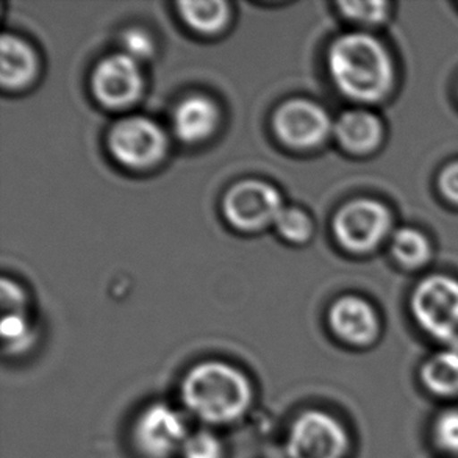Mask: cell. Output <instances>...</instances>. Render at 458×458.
I'll return each mask as SVG.
<instances>
[{
    "instance_id": "1",
    "label": "cell",
    "mask_w": 458,
    "mask_h": 458,
    "mask_svg": "<svg viewBox=\"0 0 458 458\" xmlns=\"http://www.w3.org/2000/svg\"><path fill=\"white\" fill-rule=\"evenodd\" d=\"M179 396L186 415L196 418L205 428H224L248 415L255 390L248 374L240 368L208 360L186 371Z\"/></svg>"
},
{
    "instance_id": "2",
    "label": "cell",
    "mask_w": 458,
    "mask_h": 458,
    "mask_svg": "<svg viewBox=\"0 0 458 458\" xmlns=\"http://www.w3.org/2000/svg\"><path fill=\"white\" fill-rule=\"evenodd\" d=\"M328 71L347 98L378 102L388 94L393 64L384 44L366 33H347L328 50Z\"/></svg>"
},
{
    "instance_id": "3",
    "label": "cell",
    "mask_w": 458,
    "mask_h": 458,
    "mask_svg": "<svg viewBox=\"0 0 458 458\" xmlns=\"http://www.w3.org/2000/svg\"><path fill=\"white\" fill-rule=\"evenodd\" d=\"M186 416L171 403L146 405L131 424V445L143 458H174L180 455L190 435Z\"/></svg>"
},
{
    "instance_id": "4",
    "label": "cell",
    "mask_w": 458,
    "mask_h": 458,
    "mask_svg": "<svg viewBox=\"0 0 458 458\" xmlns=\"http://www.w3.org/2000/svg\"><path fill=\"white\" fill-rule=\"evenodd\" d=\"M351 438L343 422L324 410H305L286 435L288 458H346Z\"/></svg>"
},
{
    "instance_id": "5",
    "label": "cell",
    "mask_w": 458,
    "mask_h": 458,
    "mask_svg": "<svg viewBox=\"0 0 458 458\" xmlns=\"http://www.w3.org/2000/svg\"><path fill=\"white\" fill-rule=\"evenodd\" d=\"M416 321L438 340L453 341L458 332V282L447 276L422 280L411 301Z\"/></svg>"
},
{
    "instance_id": "6",
    "label": "cell",
    "mask_w": 458,
    "mask_h": 458,
    "mask_svg": "<svg viewBox=\"0 0 458 458\" xmlns=\"http://www.w3.org/2000/svg\"><path fill=\"white\" fill-rule=\"evenodd\" d=\"M390 227V213L384 204L359 199L341 208L335 217V235L341 246L353 252H366L382 242Z\"/></svg>"
},
{
    "instance_id": "7",
    "label": "cell",
    "mask_w": 458,
    "mask_h": 458,
    "mask_svg": "<svg viewBox=\"0 0 458 458\" xmlns=\"http://www.w3.org/2000/svg\"><path fill=\"white\" fill-rule=\"evenodd\" d=\"M284 210L282 198L274 186L248 180L233 186L224 200V211L236 229L259 230L276 223Z\"/></svg>"
},
{
    "instance_id": "8",
    "label": "cell",
    "mask_w": 458,
    "mask_h": 458,
    "mask_svg": "<svg viewBox=\"0 0 458 458\" xmlns=\"http://www.w3.org/2000/svg\"><path fill=\"white\" fill-rule=\"evenodd\" d=\"M108 146L125 166L148 167L165 155L166 137L149 119L127 118L113 127Z\"/></svg>"
},
{
    "instance_id": "9",
    "label": "cell",
    "mask_w": 458,
    "mask_h": 458,
    "mask_svg": "<svg viewBox=\"0 0 458 458\" xmlns=\"http://www.w3.org/2000/svg\"><path fill=\"white\" fill-rule=\"evenodd\" d=\"M330 125L326 110L309 100H290L274 116V129L280 140L296 149H310L321 144Z\"/></svg>"
},
{
    "instance_id": "10",
    "label": "cell",
    "mask_w": 458,
    "mask_h": 458,
    "mask_svg": "<svg viewBox=\"0 0 458 458\" xmlns=\"http://www.w3.org/2000/svg\"><path fill=\"white\" fill-rule=\"evenodd\" d=\"M141 87L143 81L137 62L125 54L108 56L94 71V94L104 106H131L141 93Z\"/></svg>"
},
{
    "instance_id": "11",
    "label": "cell",
    "mask_w": 458,
    "mask_h": 458,
    "mask_svg": "<svg viewBox=\"0 0 458 458\" xmlns=\"http://www.w3.org/2000/svg\"><path fill=\"white\" fill-rule=\"evenodd\" d=\"M328 322L340 340L353 346L369 344L378 334L376 311L360 298L336 301L328 313Z\"/></svg>"
},
{
    "instance_id": "12",
    "label": "cell",
    "mask_w": 458,
    "mask_h": 458,
    "mask_svg": "<svg viewBox=\"0 0 458 458\" xmlns=\"http://www.w3.org/2000/svg\"><path fill=\"white\" fill-rule=\"evenodd\" d=\"M217 123V108L207 98L183 100L174 113V131L185 143H198L210 137Z\"/></svg>"
},
{
    "instance_id": "13",
    "label": "cell",
    "mask_w": 458,
    "mask_h": 458,
    "mask_svg": "<svg viewBox=\"0 0 458 458\" xmlns=\"http://www.w3.org/2000/svg\"><path fill=\"white\" fill-rule=\"evenodd\" d=\"M341 146L353 154H365L377 148L382 124L374 114L361 110L346 112L335 125Z\"/></svg>"
},
{
    "instance_id": "14",
    "label": "cell",
    "mask_w": 458,
    "mask_h": 458,
    "mask_svg": "<svg viewBox=\"0 0 458 458\" xmlns=\"http://www.w3.org/2000/svg\"><path fill=\"white\" fill-rule=\"evenodd\" d=\"M37 74V56L27 44L13 35L0 43V81L5 88L24 87Z\"/></svg>"
},
{
    "instance_id": "15",
    "label": "cell",
    "mask_w": 458,
    "mask_h": 458,
    "mask_svg": "<svg viewBox=\"0 0 458 458\" xmlns=\"http://www.w3.org/2000/svg\"><path fill=\"white\" fill-rule=\"evenodd\" d=\"M422 382L428 390L440 396H454L458 393V352L449 346L437 353L422 366Z\"/></svg>"
},
{
    "instance_id": "16",
    "label": "cell",
    "mask_w": 458,
    "mask_h": 458,
    "mask_svg": "<svg viewBox=\"0 0 458 458\" xmlns=\"http://www.w3.org/2000/svg\"><path fill=\"white\" fill-rule=\"evenodd\" d=\"M179 8L186 22L202 33H216L229 19V6L221 0L180 2Z\"/></svg>"
},
{
    "instance_id": "17",
    "label": "cell",
    "mask_w": 458,
    "mask_h": 458,
    "mask_svg": "<svg viewBox=\"0 0 458 458\" xmlns=\"http://www.w3.org/2000/svg\"><path fill=\"white\" fill-rule=\"evenodd\" d=\"M0 334L4 340V349L8 355L27 352L35 343V332L24 313L4 315L0 324Z\"/></svg>"
},
{
    "instance_id": "18",
    "label": "cell",
    "mask_w": 458,
    "mask_h": 458,
    "mask_svg": "<svg viewBox=\"0 0 458 458\" xmlns=\"http://www.w3.org/2000/svg\"><path fill=\"white\" fill-rule=\"evenodd\" d=\"M393 254L405 267H420L430 254L426 236L418 230L403 229L396 232L391 242Z\"/></svg>"
},
{
    "instance_id": "19",
    "label": "cell",
    "mask_w": 458,
    "mask_h": 458,
    "mask_svg": "<svg viewBox=\"0 0 458 458\" xmlns=\"http://www.w3.org/2000/svg\"><path fill=\"white\" fill-rule=\"evenodd\" d=\"M225 447L219 435L210 428L191 430L182 447V458H224Z\"/></svg>"
},
{
    "instance_id": "20",
    "label": "cell",
    "mask_w": 458,
    "mask_h": 458,
    "mask_svg": "<svg viewBox=\"0 0 458 458\" xmlns=\"http://www.w3.org/2000/svg\"><path fill=\"white\" fill-rule=\"evenodd\" d=\"M280 235L288 242H302L309 240L311 223L304 211L299 208H284L276 221Z\"/></svg>"
},
{
    "instance_id": "21",
    "label": "cell",
    "mask_w": 458,
    "mask_h": 458,
    "mask_svg": "<svg viewBox=\"0 0 458 458\" xmlns=\"http://www.w3.org/2000/svg\"><path fill=\"white\" fill-rule=\"evenodd\" d=\"M435 440L446 453L458 454V410H447L435 422Z\"/></svg>"
},
{
    "instance_id": "22",
    "label": "cell",
    "mask_w": 458,
    "mask_h": 458,
    "mask_svg": "<svg viewBox=\"0 0 458 458\" xmlns=\"http://www.w3.org/2000/svg\"><path fill=\"white\" fill-rule=\"evenodd\" d=\"M340 8L347 18L365 22V24H377L386 16L388 4L386 2H341Z\"/></svg>"
},
{
    "instance_id": "23",
    "label": "cell",
    "mask_w": 458,
    "mask_h": 458,
    "mask_svg": "<svg viewBox=\"0 0 458 458\" xmlns=\"http://www.w3.org/2000/svg\"><path fill=\"white\" fill-rule=\"evenodd\" d=\"M125 47V55L131 56L135 62L149 58L154 52V43L148 33L141 30H129L123 39Z\"/></svg>"
},
{
    "instance_id": "24",
    "label": "cell",
    "mask_w": 458,
    "mask_h": 458,
    "mask_svg": "<svg viewBox=\"0 0 458 458\" xmlns=\"http://www.w3.org/2000/svg\"><path fill=\"white\" fill-rule=\"evenodd\" d=\"M0 301H2V310L4 315H13V313H22L24 309V293L12 280L4 279L0 284Z\"/></svg>"
},
{
    "instance_id": "25",
    "label": "cell",
    "mask_w": 458,
    "mask_h": 458,
    "mask_svg": "<svg viewBox=\"0 0 458 458\" xmlns=\"http://www.w3.org/2000/svg\"><path fill=\"white\" fill-rule=\"evenodd\" d=\"M440 188L441 192L449 200L458 204V161L451 163L449 166L443 169L440 175Z\"/></svg>"
}]
</instances>
